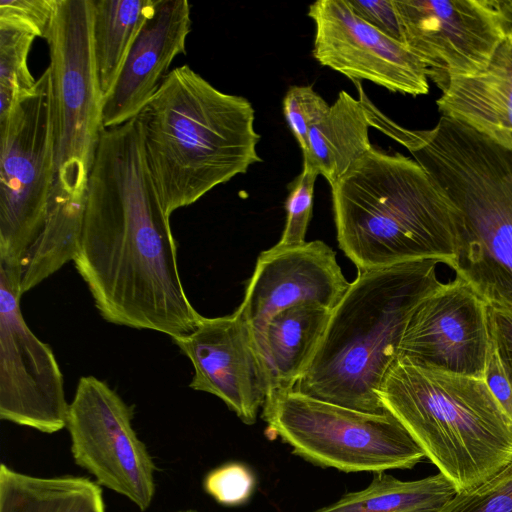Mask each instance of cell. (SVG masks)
<instances>
[{
	"mask_svg": "<svg viewBox=\"0 0 512 512\" xmlns=\"http://www.w3.org/2000/svg\"><path fill=\"white\" fill-rule=\"evenodd\" d=\"M85 195L68 192L55 181L43 227L23 262L22 294L74 260L81 239Z\"/></svg>",
	"mask_w": 512,
	"mask_h": 512,
	"instance_id": "7402d4cb",
	"label": "cell"
},
{
	"mask_svg": "<svg viewBox=\"0 0 512 512\" xmlns=\"http://www.w3.org/2000/svg\"><path fill=\"white\" fill-rule=\"evenodd\" d=\"M399 144L455 209V275L487 303L512 306V148L445 116Z\"/></svg>",
	"mask_w": 512,
	"mask_h": 512,
	"instance_id": "277c9868",
	"label": "cell"
},
{
	"mask_svg": "<svg viewBox=\"0 0 512 512\" xmlns=\"http://www.w3.org/2000/svg\"><path fill=\"white\" fill-rule=\"evenodd\" d=\"M149 169L170 217L262 161L255 110L183 65L172 69L139 115Z\"/></svg>",
	"mask_w": 512,
	"mask_h": 512,
	"instance_id": "7a4b0ae2",
	"label": "cell"
},
{
	"mask_svg": "<svg viewBox=\"0 0 512 512\" xmlns=\"http://www.w3.org/2000/svg\"><path fill=\"white\" fill-rule=\"evenodd\" d=\"M191 24L187 0H154L116 83L103 101V128L122 125L141 114L170 72L173 60L186 53Z\"/></svg>",
	"mask_w": 512,
	"mask_h": 512,
	"instance_id": "e0dca14e",
	"label": "cell"
},
{
	"mask_svg": "<svg viewBox=\"0 0 512 512\" xmlns=\"http://www.w3.org/2000/svg\"><path fill=\"white\" fill-rule=\"evenodd\" d=\"M351 282L336 260L335 251L321 240L262 251L237 307L252 330L277 313L301 303L333 310Z\"/></svg>",
	"mask_w": 512,
	"mask_h": 512,
	"instance_id": "2e32d148",
	"label": "cell"
},
{
	"mask_svg": "<svg viewBox=\"0 0 512 512\" xmlns=\"http://www.w3.org/2000/svg\"><path fill=\"white\" fill-rule=\"evenodd\" d=\"M133 406L105 381L82 376L66 428L75 463L100 486L147 510L155 496V464L132 426Z\"/></svg>",
	"mask_w": 512,
	"mask_h": 512,
	"instance_id": "30bf717a",
	"label": "cell"
},
{
	"mask_svg": "<svg viewBox=\"0 0 512 512\" xmlns=\"http://www.w3.org/2000/svg\"><path fill=\"white\" fill-rule=\"evenodd\" d=\"M502 25L506 35L512 36V0H497Z\"/></svg>",
	"mask_w": 512,
	"mask_h": 512,
	"instance_id": "836d02e7",
	"label": "cell"
},
{
	"mask_svg": "<svg viewBox=\"0 0 512 512\" xmlns=\"http://www.w3.org/2000/svg\"><path fill=\"white\" fill-rule=\"evenodd\" d=\"M0 512H106L101 486L84 476L40 477L0 465Z\"/></svg>",
	"mask_w": 512,
	"mask_h": 512,
	"instance_id": "44dd1931",
	"label": "cell"
},
{
	"mask_svg": "<svg viewBox=\"0 0 512 512\" xmlns=\"http://www.w3.org/2000/svg\"><path fill=\"white\" fill-rule=\"evenodd\" d=\"M91 3L94 58L105 99L154 0H91Z\"/></svg>",
	"mask_w": 512,
	"mask_h": 512,
	"instance_id": "cb8c5ba5",
	"label": "cell"
},
{
	"mask_svg": "<svg viewBox=\"0 0 512 512\" xmlns=\"http://www.w3.org/2000/svg\"><path fill=\"white\" fill-rule=\"evenodd\" d=\"M35 38L25 32L0 29V119L35 88L37 80L28 68Z\"/></svg>",
	"mask_w": 512,
	"mask_h": 512,
	"instance_id": "d4e9b609",
	"label": "cell"
},
{
	"mask_svg": "<svg viewBox=\"0 0 512 512\" xmlns=\"http://www.w3.org/2000/svg\"><path fill=\"white\" fill-rule=\"evenodd\" d=\"M404 44L443 91L485 70L504 41L497 0H394Z\"/></svg>",
	"mask_w": 512,
	"mask_h": 512,
	"instance_id": "7c38bea8",
	"label": "cell"
},
{
	"mask_svg": "<svg viewBox=\"0 0 512 512\" xmlns=\"http://www.w3.org/2000/svg\"><path fill=\"white\" fill-rule=\"evenodd\" d=\"M49 46L56 182L85 194L102 127L104 97L92 41L91 0H57Z\"/></svg>",
	"mask_w": 512,
	"mask_h": 512,
	"instance_id": "9c48e42d",
	"label": "cell"
},
{
	"mask_svg": "<svg viewBox=\"0 0 512 512\" xmlns=\"http://www.w3.org/2000/svg\"><path fill=\"white\" fill-rule=\"evenodd\" d=\"M369 127L363 101L340 91L328 113L310 129L303 164L314 168L332 186L373 148Z\"/></svg>",
	"mask_w": 512,
	"mask_h": 512,
	"instance_id": "ffe728a7",
	"label": "cell"
},
{
	"mask_svg": "<svg viewBox=\"0 0 512 512\" xmlns=\"http://www.w3.org/2000/svg\"><path fill=\"white\" fill-rule=\"evenodd\" d=\"M319 173L303 164L302 172L289 185L285 203L286 223L278 245L295 246L306 242L305 236L312 217L314 186Z\"/></svg>",
	"mask_w": 512,
	"mask_h": 512,
	"instance_id": "4316f807",
	"label": "cell"
},
{
	"mask_svg": "<svg viewBox=\"0 0 512 512\" xmlns=\"http://www.w3.org/2000/svg\"><path fill=\"white\" fill-rule=\"evenodd\" d=\"M50 69L0 119V263L22 267L39 235L56 181Z\"/></svg>",
	"mask_w": 512,
	"mask_h": 512,
	"instance_id": "ba28073f",
	"label": "cell"
},
{
	"mask_svg": "<svg viewBox=\"0 0 512 512\" xmlns=\"http://www.w3.org/2000/svg\"><path fill=\"white\" fill-rule=\"evenodd\" d=\"M377 394L457 492L512 462V420L483 379L396 359Z\"/></svg>",
	"mask_w": 512,
	"mask_h": 512,
	"instance_id": "8992f818",
	"label": "cell"
},
{
	"mask_svg": "<svg viewBox=\"0 0 512 512\" xmlns=\"http://www.w3.org/2000/svg\"><path fill=\"white\" fill-rule=\"evenodd\" d=\"M365 22L390 38L404 44V33L394 0H347Z\"/></svg>",
	"mask_w": 512,
	"mask_h": 512,
	"instance_id": "4dcf8cb0",
	"label": "cell"
},
{
	"mask_svg": "<svg viewBox=\"0 0 512 512\" xmlns=\"http://www.w3.org/2000/svg\"><path fill=\"white\" fill-rule=\"evenodd\" d=\"M57 0H0V29L46 38Z\"/></svg>",
	"mask_w": 512,
	"mask_h": 512,
	"instance_id": "f1b7e54d",
	"label": "cell"
},
{
	"mask_svg": "<svg viewBox=\"0 0 512 512\" xmlns=\"http://www.w3.org/2000/svg\"><path fill=\"white\" fill-rule=\"evenodd\" d=\"M267 432L293 453L343 472L410 469L426 458L418 443L389 411L362 412L295 390L270 395L263 405Z\"/></svg>",
	"mask_w": 512,
	"mask_h": 512,
	"instance_id": "52a82bcc",
	"label": "cell"
},
{
	"mask_svg": "<svg viewBox=\"0 0 512 512\" xmlns=\"http://www.w3.org/2000/svg\"><path fill=\"white\" fill-rule=\"evenodd\" d=\"M384 472L374 473L363 490L314 512H439L458 493L440 472L412 481Z\"/></svg>",
	"mask_w": 512,
	"mask_h": 512,
	"instance_id": "603a6c76",
	"label": "cell"
},
{
	"mask_svg": "<svg viewBox=\"0 0 512 512\" xmlns=\"http://www.w3.org/2000/svg\"><path fill=\"white\" fill-rule=\"evenodd\" d=\"M330 106L311 86H291L283 99L285 119L303 156L308 151L310 129L328 113Z\"/></svg>",
	"mask_w": 512,
	"mask_h": 512,
	"instance_id": "83f0119b",
	"label": "cell"
},
{
	"mask_svg": "<svg viewBox=\"0 0 512 512\" xmlns=\"http://www.w3.org/2000/svg\"><path fill=\"white\" fill-rule=\"evenodd\" d=\"M436 104L442 116L512 148V36L506 35L485 70L450 79Z\"/></svg>",
	"mask_w": 512,
	"mask_h": 512,
	"instance_id": "ac0fdd59",
	"label": "cell"
},
{
	"mask_svg": "<svg viewBox=\"0 0 512 512\" xmlns=\"http://www.w3.org/2000/svg\"><path fill=\"white\" fill-rule=\"evenodd\" d=\"M493 349L512 386V306L487 303Z\"/></svg>",
	"mask_w": 512,
	"mask_h": 512,
	"instance_id": "1f68e13d",
	"label": "cell"
},
{
	"mask_svg": "<svg viewBox=\"0 0 512 512\" xmlns=\"http://www.w3.org/2000/svg\"><path fill=\"white\" fill-rule=\"evenodd\" d=\"M177 512H199V511L194 510V509H187V510H181V511H177Z\"/></svg>",
	"mask_w": 512,
	"mask_h": 512,
	"instance_id": "e575fe53",
	"label": "cell"
},
{
	"mask_svg": "<svg viewBox=\"0 0 512 512\" xmlns=\"http://www.w3.org/2000/svg\"><path fill=\"white\" fill-rule=\"evenodd\" d=\"M484 381L494 398L512 420V386L493 346L487 363Z\"/></svg>",
	"mask_w": 512,
	"mask_h": 512,
	"instance_id": "d6a6232c",
	"label": "cell"
},
{
	"mask_svg": "<svg viewBox=\"0 0 512 512\" xmlns=\"http://www.w3.org/2000/svg\"><path fill=\"white\" fill-rule=\"evenodd\" d=\"M491 351L487 302L456 276L417 307L397 359L424 369L484 380Z\"/></svg>",
	"mask_w": 512,
	"mask_h": 512,
	"instance_id": "4fadbf2b",
	"label": "cell"
},
{
	"mask_svg": "<svg viewBox=\"0 0 512 512\" xmlns=\"http://www.w3.org/2000/svg\"><path fill=\"white\" fill-rule=\"evenodd\" d=\"M172 340L193 366L189 387L220 398L243 423L254 424L268 381L252 328L240 310L201 315L190 333Z\"/></svg>",
	"mask_w": 512,
	"mask_h": 512,
	"instance_id": "9a60e30c",
	"label": "cell"
},
{
	"mask_svg": "<svg viewBox=\"0 0 512 512\" xmlns=\"http://www.w3.org/2000/svg\"><path fill=\"white\" fill-rule=\"evenodd\" d=\"M308 16L315 24L312 54L354 82L367 80L412 96L429 91L426 69L405 44L361 19L347 0H319Z\"/></svg>",
	"mask_w": 512,
	"mask_h": 512,
	"instance_id": "5bb4252c",
	"label": "cell"
},
{
	"mask_svg": "<svg viewBox=\"0 0 512 512\" xmlns=\"http://www.w3.org/2000/svg\"><path fill=\"white\" fill-rule=\"evenodd\" d=\"M22 267L0 263V418L52 434L66 427L64 378L20 309Z\"/></svg>",
	"mask_w": 512,
	"mask_h": 512,
	"instance_id": "8fae6325",
	"label": "cell"
},
{
	"mask_svg": "<svg viewBox=\"0 0 512 512\" xmlns=\"http://www.w3.org/2000/svg\"><path fill=\"white\" fill-rule=\"evenodd\" d=\"M440 264L424 259L357 269L294 390L362 412L386 411L377 393L411 316L445 283L437 275Z\"/></svg>",
	"mask_w": 512,
	"mask_h": 512,
	"instance_id": "3957f363",
	"label": "cell"
},
{
	"mask_svg": "<svg viewBox=\"0 0 512 512\" xmlns=\"http://www.w3.org/2000/svg\"><path fill=\"white\" fill-rule=\"evenodd\" d=\"M330 315L331 310L322 306L301 303L252 330L267 376V397L294 390L319 345Z\"/></svg>",
	"mask_w": 512,
	"mask_h": 512,
	"instance_id": "d6986e66",
	"label": "cell"
},
{
	"mask_svg": "<svg viewBox=\"0 0 512 512\" xmlns=\"http://www.w3.org/2000/svg\"><path fill=\"white\" fill-rule=\"evenodd\" d=\"M254 486V474L238 462L225 463L211 470L203 481L205 492L224 506L243 504L251 496Z\"/></svg>",
	"mask_w": 512,
	"mask_h": 512,
	"instance_id": "f546056e",
	"label": "cell"
},
{
	"mask_svg": "<svg viewBox=\"0 0 512 512\" xmlns=\"http://www.w3.org/2000/svg\"><path fill=\"white\" fill-rule=\"evenodd\" d=\"M331 192L339 248L357 269L424 259L453 269L455 209L414 159L373 147Z\"/></svg>",
	"mask_w": 512,
	"mask_h": 512,
	"instance_id": "5b68a950",
	"label": "cell"
},
{
	"mask_svg": "<svg viewBox=\"0 0 512 512\" xmlns=\"http://www.w3.org/2000/svg\"><path fill=\"white\" fill-rule=\"evenodd\" d=\"M439 512H512V462L477 487L458 492Z\"/></svg>",
	"mask_w": 512,
	"mask_h": 512,
	"instance_id": "484cf974",
	"label": "cell"
},
{
	"mask_svg": "<svg viewBox=\"0 0 512 512\" xmlns=\"http://www.w3.org/2000/svg\"><path fill=\"white\" fill-rule=\"evenodd\" d=\"M73 261L109 323L174 339L190 333L201 317L180 279L170 217L149 169L139 116L100 133Z\"/></svg>",
	"mask_w": 512,
	"mask_h": 512,
	"instance_id": "6da1fadb",
	"label": "cell"
}]
</instances>
